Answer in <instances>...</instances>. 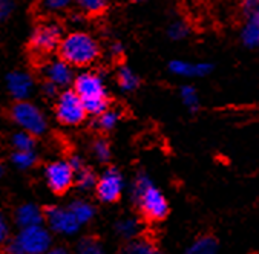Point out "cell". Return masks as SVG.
Here are the masks:
<instances>
[{
    "label": "cell",
    "mask_w": 259,
    "mask_h": 254,
    "mask_svg": "<svg viewBox=\"0 0 259 254\" xmlns=\"http://www.w3.org/2000/svg\"><path fill=\"white\" fill-rule=\"evenodd\" d=\"M53 231L45 224L26 228H19V233L13 237L25 254H45L53 246Z\"/></svg>",
    "instance_id": "6"
},
{
    "label": "cell",
    "mask_w": 259,
    "mask_h": 254,
    "mask_svg": "<svg viewBox=\"0 0 259 254\" xmlns=\"http://www.w3.org/2000/svg\"><path fill=\"white\" fill-rule=\"evenodd\" d=\"M14 8H16L14 0H0V17L4 20L8 19L13 14Z\"/></svg>",
    "instance_id": "32"
},
{
    "label": "cell",
    "mask_w": 259,
    "mask_h": 254,
    "mask_svg": "<svg viewBox=\"0 0 259 254\" xmlns=\"http://www.w3.org/2000/svg\"><path fill=\"white\" fill-rule=\"evenodd\" d=\"M10 115L16 126L35 136H40L48 130V120L43 111L28 99L16 101L11 108Z\"/></svg>",
    "instance_id": "5"
},
{
    "label": "cell",
    "mask_w": 259,
    "mask_h": 254,
    "mask_svg": "<svg viewBox=\"0 0 259 254\" xmlns=\"http://www.w3.org/2000/svg\"><path fill=\"white\" fill-rule=\"evenodd\" d=\"M63 37L65 35L62 32V28L57 23L43 22L34 29L29 44L32 50H35L38 54H49V53H53V50L59 49Z\"/></svg>",
    "instance_id": "9"
},
{
    "label": "cell",
    "mask_w": 259,
    "mask_h": 254,
    "mask_svg": "<svg viewBox=\"0 0 259 254\" xmlns=\"http://www.w3.org/2000/svg\"><path fill=\"white\" fill-rule=\"evenodd\" d=\"M14 224L19 228L43 225L45 224V209H40L34 202L20 204L14 212Z\"/></svg>",
    "instance_id": "15"
},
{
    "label": "cell",
    "mask_w": 259,
    "mask_h": 254,
    "mask_svg": "<svg viewBox=\"0 0 259 254\" xmlns=\"http://www.w3.org/2000/svg\"><path fill=\"white\" fill-rule=\"evenodd\" d=\"M213 66L207 62H189V60H172L169 63V71L174 75L184 78L205 77L212 72Z\"/></svg>",
    "instance_id": "14"
},
{
    "label": "cell",
    "mask_w": 259,
    "mask_h": 254,
    "mask_svg": "<svg viewBox=\"0 0 259 254\" xmlns=\"http://www.w3.org/2000/svg\"><path fill=\"white\" fill-rule=\"evenodd\" d=\"M117 84L123 92H134L140 84V77L129 66H121L117 72Z\"/></svg>",
    "instance_id": "20"
},
{
    "label": "cell",
    "mask_w": 259,
    "mask_h": 254,
    "mask_svg": "<svg viewBox=\"0 0 259 254\" xmlns=\"http://www.w3.org/2000/svg\"><path fill=\"white\" fill-rule=\"evenodd\" d=\"M11 145L14 150H34L35 148V135L20 129L19 132H16L13 135Z\"/></svg>",
    "instance_id": "24"
},
{
    "label": "cell",
    "mask_w": 259,
    "mask_h": 254,
    "mask_svg": "<svg viewBox=\"0 0 259 254\" xmlns=\"http://www.w3.org/2000/svg\"><path fill=\"white\" fill-rule=\"evenodd\" d=\"M11 227H10V222L2 216L0 218V240L2 243H7L8 240H11Z\"/></svg>",
    "instance_id": "31"
},
{
    "label": "cell",
    "mask_w": 259,
    "mask_h": 254,
    "mask_svg": "<svg viewBox=\"0 0 259 254\" xmlns=\"http://www.w3.org/2000/svg\"><path fill=\"white\" fill-rule=\"evenodd\" d=\"M180 96L183 105L190 111V112H196L201 106V101H199V95L196 92V89L193 86H183L180 90Z\"/></svg>",
    "instance_id": "25"
},
{
    "label": "cell",
    "mask_w": 259,
    "mask_h": 254,
    "mask_svg": "<svg viewBox=\"0 0 259 254\" xmlns=\"http://www.w3.org/2000/svg\"><path fill=\"white\" fill-rule=\"evenodd\" d=\"M59 86H56L54 83L51 81H45V84L41 86V93L48 98H54V96H59Z\"/></svg>",
    "instance_id": "33"
},
{
    "label": "cell",
    "mask_w": 259,
    "mask_h": 254,
    "mask_svg": "<svg viewBox=\"0 0 259 254\" xmlns=\"http://www.w3.org/2000/svg\"><path fill=\"white\" fill-rule=\"evenodd\" d=\"M72 89L84 103L88 114L98 117L108 109V87L103 77L94 71H83L75 75Z\"/></svg>",
    "instance_id": "3"
},
{
    "label": "cell",
    "mask_w": 259,
    "mask_h": 254,
    "mask_svg": "<svg viewBox=\"0 0 259 254\" xmlns=\"http://www.w3.org/2000/svg\"><path fill=\"white\" fill-rule=\"evenodd\" d=\"M131 199L141 216L150 222H161L169 215V202L164 193L146 173H138L131 184Z\"/></svg>",
    "instance_id": "1"
},
{
    "label": "cell",
    "mask_w": 259,
    "mask_h": 254,
    "mask_svg": "<svg viewBox=\"0 0 259 254\" xmlns=\"http://www.w3.org/2000/svg\"><path fill=\"white\" fill-rule=\"evenodd\" d=\"M74 0H40V10L46 14H59L66 11Z\"/></svg>",
    "instance_id": "26"
},
{
    "label": "cell",
    "mask_w": 259,
    "mask_h": 254,
    "mask_svg": "<svg viewBox=\"0 0 259 254\" xmlns=\"http://www.w3.org/2000/svg\"><path fill=\"white\" fill-rule=\"evenodd\" d=\"M60 57L72 68H86L100 57V46L97 40L84 31H72L66 34L59 46Z\"/></svg>",
    "instance_id": "2"
},
{
    "label": "cell",
    "mask_w": 259,
    "mask_h": 254,
    "mask_svg": "<svg viewBox=\"0 0 259 254\" xmlns=\"http://www.w3.org/2000/svg\"><path fill=\"white\" fill-rule=\"evenodd\" d=\"M220 243L215 236H199L184 251V254H218Z\"/></svg>",
    "instance_id": "18"
},
{
    "label": "cell",
    "mask_w": 259,
    "mask_h": 254,
    "mask_svg": "<svg viewBox=\"0 0 259 254\" xmlns=\"http://www.w3.org/2000/svg\"><path fill=\"white\" fill-rule=\"evenodd\" d=\"M97 182H98V176L95 175L94 170H91L88 167L81 169L75 175V185L83 193H88V191H92V190L95 191Z\"/></svg>",
    "instance_id": "22"
},
{
    "label": "cell",
    "mask_w": 259,
    "mask_h": 254,
    "mask_svg": "<svg viewBox=\"0 0 259 254\" xmlns=\"http://www.w3.org/2000/svg\"><path fill=\"white\" fill-rule=\"evenodd\" d=\"M124 191V178L115 167H109L98 176L95 194L103 204H114Z\"/></svg>",
    "instance_id": "10"
},
{
    "label": "cell",
    "mask_w": 259,
    "mask_h": 254,
    "mask_svg": "<svg viewBox=\"0 0 259 254\" xmlns=\"http://www.w3.org/2000/svg\"><path fill=\"white\" fill-rule=\"evenodd\" d=\"M74 4L86 14H100L108 7V0H74Z\"/></svg>",
    "instance_id": "28"
},
{
    "label": "cell",
    "mask_w": 259,
    "mask_h": 254,
    "mask_svg": "<svg viewBox=\"0 0 259 254\" xmlns=\"http://www.w3.org/2000/svg\"><path fill=\"white\" fill-rule=\"evenodd\" d=\"M242 13L245 16L241 40L247 47L259 46V0H242Z\"/></svg>",
    "instance_id": "11"
},
{
    "label": "cell",
    "mask_w": 259,
    "mask_h": 254,
    "mask_svg": "<svg viewBox=\"0 0 259 254\" xmlns=\"http://www.w3.org/2000/svg\"><path fill=\"white\" fill-rule=\"evenodd\" d=\"M37 155L34 150H14L11 154V164L19 170H29L35 166Z\"/></svg>",
    "instance_id": "21"
},
{
    "label": "cell",
    "mask_w": 259,
    "mask_h": 254,
    "mask_svg": "<svg viewBox=\"0 0 259 254\" xmlns=\"http://www.w3.org/2000/svg\"><path fill=\"white\" fill-rule=\"evenodd\" d=\"M45 254H71V251L66 248V246H60V245H57V246H51Z\"/></svg>",
    "instance_id": "36"
},
{
    "label": "cell",
    "mask_w": 259,
    "mask_h": 254,
    "mask_svg": "<svg viewBox=\"0 0 259 254\" xmlns=\"http://www.w3.org/2000/svg\"><path fill=\"white\" fill-rule=\"evenodd\" d=\"M120 254H163V251L153 240L140 236L137 239L126 242L123 245Z\"/></svg>",
    "instance_id": "17"
},
{
    "label": "cell",
    "mask_w": 259,
    "mask_h": 254,
    "mask_svg": "<svg viewBox=\"0 0 259 254\" xmlns=\"http://www.w3.org/2000/svg\"><path fill=\"white\" fill-rule=\"evenodd\" d=\"M75 254H106L101 242L92 236H84L78 239L75 245Z\"/></svg>",
    "instance_id": "23"
},
{
    "label": "cell",
    "mask_w": 259,
    "mask_h": 254,
    "mask_svg": "<svg viewBox=\"0 0 259 254\" xmlns=\"http://www.w3.org/2000/svg\"><path fill=\"white\" fill-rule=\"evenodd\" d=\"M45 225L54 234L66 237L75 236L81 228V224L72 215L69 207L62 206L45 207Z\"/></svg>",
    "instance_id": "8"
},
{
    "label": "cell",
    "mask_w": 259,
    "mask_h": 254,
    "mask_svg": "<svg viewBox=\"0 0 259 254\" xmlns=\"http://www.w3.org/2000/svg\"><path fill=\"white\" fill-rule=\"evenodd\" d=\"M68 207L72 212V215L77 218V221L81 224V227L92 222L95 215H97V210H95L94 204H91L89 200H84V199H74V200L69 202Z\"/></svg>",
    "instance_id": "19"
},
{
    "label": "cell",
    "mask_w": 259,
    "mask_h": 254,
    "mask_svg": "<svg viewBox=\"0 0 259 254\" xmlns=\"http://www.w3.org/2000/svg\"><path fill=\"white\" fill-rule=\"evenodd\" d=\"M69 163H71V166L74 167L75 172H80L81 169L86 167V166H84V160H83L80 155H72V157L69 158Z\"/></svg>",
    "instance_id": "35"
},
{
    "label": "cell",
    "mask_w": 259,
    "mask_h": 254,
    "mask_svg": "<svg viewBox=\"0 0 259 254\" xmlns=\"http://www.w3.org/2000/svg\"><path fill=\"white\" fill-rule=\"evenodd\" d=\"M77 172L71 166L69 160H54L46 164L43 170V178L49 190L56 194L66 193L72 184H75Z\"/></svg>",
    "instance_id": "7"
},
{
    "label": "cell",
    "mask_w": 259,
    "mask_h": 254,
    "mask_svg": "<svg viewBox=\"0 0 259 254\" xmlns=\"http://www.w3.org/2000/svg\"><path fill=\"white\" fill-rule=\"evenodd\" d=\"M43 74L46 81L54 83L59 87H66L68 84L74 83V72H72V66L65 62L62 57L57 60H49L45 68H43Z\"/></svg>",
    "instance_id": "12"
},
{
    "label": "cell",
    "mask_w": 259,
    "mask_h": 254,
    "mask_svg": "<svg viewBox=\"0 0 259 254\" xmlns=\"http://www.w3.org/2000/svg\"><path fill=\"white\" fill-rule=\"evenodd\" d=\"M120 121V112L106 109L103 114L97 117V124L101 130H112Z\"/></svg>",
    "instance_id": "27"
},
{
    "label": "cell",
    "mask_w": 259,
    "mask_h": 254,
    "mask_svg": "<svg viewBox=\"0 0 259 254\" xmlns=\"http://www.w3.org/2000/svg\"><path fill=\"white\" fill-rule=\"evenodd\" d=\"M54 112L57 121L66 127L80 126L89 115L84 103L74 89H65L59 93Z\"/></svg>",
    "instance_id": "4"
},
{
    "label": "cell",
    "mask_w": 259,
    "mask_h": 254,
    "mask_svg": "<svg viewBox=\"0 0 259 254\" xmlns=\"http://www.w3.org/2000/svg\"><path fill=\"white\" fill-rule=\"evenodd\" d=\"M4 254H25L23 249L17 245V242L14 239L8 240L5 243V249H4Z\"/></svg>",
    "instance_id": "34"
},
{
    "label": "cell",
    "mask_w": 259,
    "mask_h": 254,
    "mask_svg": "<svg viewBox=\"0 0 259 254\" xmlns=\"http://www.w3.org/2000/svg\"><path fill=\"white\" fill-rule=\"evenodd\" d=\"M92 155L95 157L97 161L106 163L111 158V145L106 139L98 138L92 142Z\"/></svg>",
    "instance_id": "29"
},
{
    "label": "cell",
    "mask_w": 259,
    "mask_h": 254,
    "mask_svg": "<svg viewBox=\"0 0 259 254\" xmlns=\"http://www.w3.org/2000/svg\"><path fill=\"white\" fill-rule=\"evenodd\" d=\"M114 231H115V234L120 239H123L124 242H129V240L137 239V237L141 236L143 224L135 216H123V218H120V219L115 221Z\"/></svg>",
    "instance_id": "16"
},
{
    "label": "cell",
    "mask_w": 259,
    "mask_h": 254,
    "mask_svg": "<svg viewBox=\"0 0 259 254\" xmlns=\"http://www.w3.org/2000/svg\"><path fill=\"white\" fill-rule=\"evenodd\" d=\"M109 53H111V56H120L121 53H123V44L121 43H118V41H115V43H112L111 44V47H109Z\"/></svg>",
    "instance_id": "37"
},
{
    "label": "cell",
    "mask_w": 259,
    "mask_h": 254,
    "mask_svg": "<svg viewBox=\"0 0 259 254\" xmlns=\"http://www.w3.org/2000/svg\"><path fill=\"white\" fill-rule=\"evenodd\" d=\"M167 35L172 38V40H183L189 35V26L181 22V20H177L174 23L169 25L167 28Z\"/></svg>",
    "instance_id": "30"
},
{
    "label": "cell",
    "mask_w": 259,
    "mask_h": 254,
    "mask_svg": "<svg viewBox=\"0 0 259 254\" xmlns=\"http://www.w3.org/2000/svg\"><path fill=\"white\" fill-rule=\"evenodd\" d=\"M7 90L16 101L28 99L34 90V80L25 71H13L7 75Z\"/></svg>",
    "instance_id": "13"
}]
</instances>
